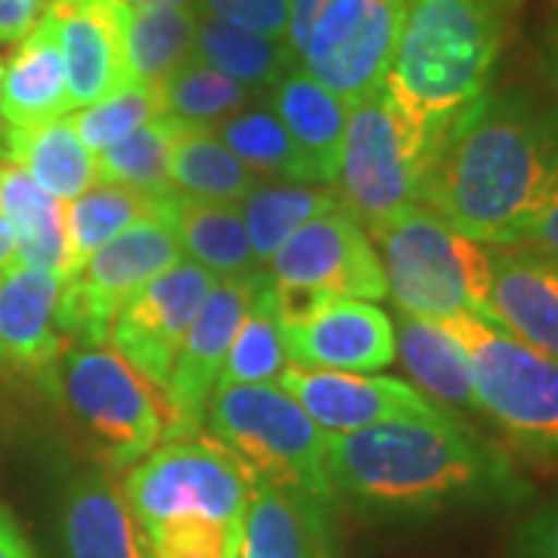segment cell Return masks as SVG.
<instances>
[{
    "label": "cell",
    "instance_id": "obj_1",
    "mask_svg": "<svg viewBox=\"0 0 558 558\" xmlns=\"http://www.w3.org/2000/svg\"><path fill=\"white\" fill-rule=\"evenodd\" d=\"M558 180V106L487 90L438 140L418 205L481 245H509Z\"/></svg>",
    "mask_w": 558,
    "mask_h": 558
},
{
    "label": "cell",
    "instance_id": "obj_2",
    "mask_svg": "<svg viewBox=\"0 0 558 558\" xmlns=\"http://www.w3.org/2000/svg\"><path fill=\"white\" fill-rule=\"evenodd\" d=\"M329 481L341 497L388 512H438L524 494L509 459L450 413L381 418L329 435Z\"/></svg>",
    "mask_w": 558,
    "mask_h": 558
},
{
    "label": "cell",
    "instance_id": "obj_3",
    "mask_svg": "<svg viewBox=\"0 0 558 558\" xmlns=\"http://www.w3.org/2000/svg\"><path fill=\"white\" fill-rule=\"evenodd\" d=\"M524 0H413L385 75L391 97L435 137L490 90Z\"/></svg>",
    "mask_w": 558,
    "mask_h": 558
},
{
    "label": "cell",
    "instance_id": "obj_4",
    "mask_svg": "<svg viewBox=\"0 0 558 558\" xmlns=\"http://www.w3.org/2000/svg\"><path fill=\"white\" fill-rule=\"evenodd\" d=\"M44 381L106 472L137 465L168 438L165 395L112 348H65Z\"/></svg>",
    "mask_w": 558,
    "mask_h": 558
},
{
    "label": "cell",
    "instance_id": "obj_5",
    "mask_svg": "<svg viewBox=\"0 0 558 558\" xmlns=\"http://www.w3.org/2000/svg\"><path fill=\"white\" fill-rule=\"evenodd\" d=\"M379 245L388 295L418 319L472 317L494 326L490 248L459 236L428 208L410 205L369 233Z\"/></svg>",
    "mask_w": 558,
    "mask_h": 558
},
{
    "label": "cell",
    "instance_id": "obj_6",
    "mask_svg": "<svg viewBox=\"0 0 558 558\" xmlns=\"http://www.w3.org/2000/svg\"><path fill=\"white\" fill-rule=\"evenodd\" d=\"M205 425L252 481L307 497H336L329 435L279 385H230L211 395Z\"/></svg>",
    "mask_w": 558,
    "mask_h": 558
},
{
    "label": "cell",
    "instance_id": "obj_7",
    "mask_svg": "<svg viewBox=\"0 0 558 558\" xmlns=\"http://www.w3.org/2000/svg\"><path fill=\"white\" fill-rule=\"evenodd\" d=\"M438 140L379 84L351 106L336 193L366 233L418 205V186Z\"/></svg>",
    "mask_w": 558,
    "mask_h": 558
},
{
    "label": "cell",
    "instance_id": "obj_8",
    "mask_svg": "<svg viewBox=\"0 0 558 558\" xmlns=\"http://www.w3.org/2000/svg\"><path fill=\"white\" fill-rule=\"evenodd\" d=\"M413 0H292L286 47L341 102L379 87Z\"/></svg>",
    "mask_w": 558,
    "mask_h": 558
},
{
    "label": "cell",
    "instance_id": "obj_9",
    "mask_svg": "<svg viewBox=\"0 0 558 558\" xmlns=\"http://www.w3.org/2000/svg\"><path fill=\"white\" fill-rule=\"evenodd\" d=\"M440 326L469 354L481 413L521 447L558 457V360L481 319L453 317Z\"/></svg>",
    "mask_w": 558,
    "mask_h": 558
},
{
    "label": "cell",
    "instance_id": "obj_10",
    "mask_svg": "<svg viewBox=\"0 0 558 558\" xmlns=\"http://www.w3.org/2000/svg\"><path fill=\"white\" fill-rule=\"evenodd\" d=\"M252 484V475L230 450H223L218 440L196 435L165 440L149 457L131 465L121 494L140 531L183 515L242 524Z\"/></svg>",
    "mask_w": 558,
    "mask_h": 558
},
{
    "label": "cell",
    "instance_id": "obj_11",
    "mask_svg": "<svg viewBox=\"0 0 558 558\" xmlns=\"http://www.w3.org/2000/svg\"><path fill=\"white\" fill-rule=\"evenodd\" d=\"M178 260H183V252L165 211L137 220L121 236L106 242L62 286L57 323L65 341L84 348L106 344L112 319L128 299Z\"/></svg>",
    "mask_w": 558,
    "mask_h": 558
},
{
    "label": "cell",
    "instance_id": "obj_12",
    "mask_svg": "<svg viewBox=\"0 0 558 558\" xmlns=\"http://www.w3.org/2000/svg\"><path fill=\"white\" fill-rule=\"evenodd\" d=\"M279 295L323 301H381L388 295L379 252L341 205L299 227L267 264Z\"/></svg>",
    "mask_w": 558,
    "mask_h": 558
},
{
    "label": "cell",
    "instance_id": "obj_13",
    "mask_svg": "<svg viewBox=\"0 0 558 558\" xmlns=\"http://www.w3.org/2000/svg\"><path fill=\"white\" fill-rule=\"evenodd\" d=\"M277 311L289 366L376 373L398 357L395 319L373 301H304L277 292Z\"/></svg>",
    "mask_w": 558,
    "mask_h": 558
},
{
    "label": "cell",
    "instance_id": "obj_14",
    "mask_svg": "<svg viewBox=\"0 0 558 558\" xmlns=\"http://www.w3.org/2000/svg\"><path fill=\"white\" fill-rule=\"evenodd\" d=\"M215 282V274L186 258L149 279L112 319V351L128 360L143 379L165 391L183 336L211 295Z\"/></svg>",
    "mask_w": 558,
    "mask_h": 558
},
{
    "label": "cell",
    "instance_id": "obj_15",
    "mask_svg": "<svg viewBox=\"0 0 558 558\" xmlns=\"http://www.w3.org/2000/svg\"><path fill=\"white\" fill-rule=\"evenodd\" d=\"M258 274L218 279L211 295L205 299L199 314L193 319V326L186 329L168 385L161 391L165 403H168V438L165 440L196 438L205 428L208 403L218 388L230 344L236 339L245 311L252 304Z\"/></svg>",
    "mask_w": 558,
    "mask_h": 558
},
{
    "label": "cell",
    "instance_id": "obj_16",
    "mask_svg": "<svg viewBox=\"0 0 558 558\" xmlns=\"http://www.w3.org/2000/svg\"><path fill=\"white\" fill-rule=\"evenodd\" d=\"M277 385L295 398V403L326 435L357 432L381 418L447 413L438 403L422 398V391H416L413 385L391 376H373V373H329V369L286 366Z\"/></svg>",
    "mask_w": 558,
    "mask_h": 558
},
{
    "label": "cell",
    "instance_id": "obj_17",
    "mask_svg": "<svg viewBox=\"0 0 558 558\" xmlns=\"http://www.w3.org/2000/svg\"><path fill=\"white\" fill-rule=\"evenodd\" d=\"M44 16L57 32L72 109L94 106L131 81L119 0H47Z\"/></svg>",
    "mask_w": 558,
    "mask_h": 558
},
{
    "label": "cell",
    "instance_id": "obj_18",
    "mask_svg": "<svg viewBox=\"0 0 558 558\" xmlns=\"http://www.w3.org/2000/svg\"><path fill=\"white\" fill-rule=\"evenodd\" d=\"M490 248V314L512 339L558 360V258L515 245Z\"/></svg>",
    "mask_w": 558,
    "mask_h": 558
},
{
    "label": "cell",
    "instance_id": "obj_19",
    "mask_svg": "<svg viewBox=\"0 0 558 558\" xmlns=\"http://www.w3.org/2000/svg\"><path fill=\"white\" fill-rule=\"evenodd\" d=\"M65 279L13 264L0 274V363L44 376L69 341L60 332L57 307Z\"/></svg>",
    "mask_w": 558,
    "mask_h": 558
},
{
    "label": "cell",
    "instance_id": "obj_20",
    "mask_svg": "<svg viewBox=\"0 0 558 558\" xmlns=\"http://www.w3.org/2000/svg\"><path fill=\"white\" fill-rule=\"evenodd\" d=\"M270 109L295 143L311 183L336 186L341 140H344L351 106L311 78L301 65H292L270 87Z\"/></svg>",
    "mask_w": 558,
    "mask_h": 558
},
{
    "label": "cell",
    "instance_id": "obj_21",
    "mask_svg": "<svg viewBox=\"0 0 558 558\" xmlns=\"http://www.w3.org/2000/svg\"><path fill=\"white\" fill-rule=\"evenodd\" d=\"M69 558H146V539L116 478L100 469L81 475L62 499Z\"/></svg>",
    "mask_w": 558,
    "mask_h": 558
},
{
    "label": "cell",
    "instance_id": "obj_22",
    "mask_svg": "<svg viewBox=\"0 0 558 558\" xmlns=\"http://www.w3.org/2000/svg\"><path fill=\"white\" fill-rule=\"evenodd\" d=\"M326 499L252 484L242 515L240 558H326Z\"/></svg>",
    "mask_w": 558,
    "mask_h": 558
},
{
    "label": "cell",
    "instance_id": "obj_23",
    "mask_svg": "<svg viewBox=\"0 0 558 558\" xmlns=\"http://www.w3.org/2000/svg\"><path fill=\"white\" fill-rule=\"evenodd\" d=\"M69 109L72 106L57 32L47 16H40L0 69V112L7 128L20 131L60 119Z\"/></svg>",
    "mask_w": 558,
    "mask_h": 558
},
{
    "label": "cell",
    "instance_id": "obj_24",
    "mask_svg": "<svg viewBox=\"0 0 558 558\" xmlns=\"http://www.w3.org/2000/svg\"><path fill=\"white\" fill-rule=\"evenodd\" d=\"M0 218L13 230L16 264L72 277L65 202L44 193L32 174L10 159H0Z\"/></svg>",
    "mask_w": 558,
    "mask_h": 558
},
{
    "label": "cell",
    "instance_id": "obj_25",
    "mask_svg": "<svg viewBox=\"0 0 558 558\" xmlns=\"http://www.w3.org/2000/svg\"><path fill=\"white\" fill-rule=\"evenodd\" d=\"M161 211L171 223L186 260L199 264L208 274H215L218 279H236L252 277L260 270L236 205L171 193L165 196Z\"/></svg>",
    "mask_w": 558,
    "mask_h": 558
},
{
    "label": "cell",
    "instance_id": "obj_26",
    "mask_svg": "<svg viewBox=\"0 0 558 558\" xmlns=\"http://www.w3.org/2000/svg\"><path fill=\"white\" fill-rule=\"evenodd\" d=\"M3 159L25 168L44 193L60 202L78 199L81 193L100 183L97 156L84 146L69 116L20 131L7 128Z\"/></svg>",
    "mask_w": 558,
    "mask_h": 558
},
{
    "label": "cell",
    "instance_id": "obj_27",
    "mask_svg": "<svg viewBox=\"0 0 558 558\" xmlns=\"http://www.w3.org/2000/svg\"><path fill=\"white\" fill-rule=\"evenodd\" d=\"M395 351L403 369L440 410H481L469 354L440 323L400 314L395 323Z\"/></svg>",
    "mask_w": 558,
    "mask_h": 558
},
{
    "label": "cell",
    "instance_id": "obj_28",
    "mask_svg": "<svg viewBox=\"0 0 558 558\" xmlns=\"http://www.w3.org/2000/svg\"><path fill=\"white\" fill-rule=\"evenodd\" d=\"M196 22L199 13L193 3L156 10L121 7V40L131 81L159 87L180 62L190 60L196 50Z\"/></svg>",
    "mask_w": 558,
    "mask_h": 558
},
{
    "label": "cell",
    "instance_id": "obj_29",
    "mask_svg": "<svg viewBox=\"0 0 558 558\" xmlns=\"http://www.w3.org/2000/svg\"><path fill=\"white\" fill-rule=\"evenodd\" d=\"M168 178L180 196L202 202H223L240 205L260 183L258 174H252L211 128H180L178 140L171 146Z\"/></svg>",
    "mask_w": 558,
    "mask_h": 558
},
{
    "label": "cell",
    "instance_id": "obj_30",
    "mask_svg": "<svg viewBox=\"0 0 558 558\" xmlns=\"http://www.w3.org/2000/svg\"><path fill=\"white\" fill-rule=\"evenodd\" d=\"M258 264H270L286 240L307 220L341 208L336 186L317 183H264L236 205Z\"/></svg>",
    "mask_w": 558,
    "mask_h": 558
},
{
    "label": "cell",
    "instance_id": "obj_31",
    "mask_svg": "<svg viewBox=\"0 0 558 558\" xmlns=\"http://www.w3.org/2000/svg\"><path fill=\"white\" fill-rule=\"evenodd\" d=\"M286 366H289V360H286L282 329H279L277 289L267 277V270H260L258 279H255L252 304L245 311L240 332L230 344L227 363L220 369L218 388H230V385H277L279 376L286 373Z\"/></svg>",
    "mask_w": 558,
    "mask_h": 558
},
{
    "label": "cell",
    "instance_id": "obj_32",
    "mask_svg": "<svg viewBox=\"0 0 558 558\" xmlns=\"http://www.w3.org/2000/svg\"><path fill=\"white\" fill-rule=\"evenodd\" d=\"M165 196H146L124 183H97L78 199L65 205L69 248H72V274L106 242L121 236L137 220L153 218L161 211Z\"/></svg>",
    "mask_w": 558,
    "mask_h": 558
},
{
    "label": "cell",
    "instance_id": "obj_33",
    "mask_svg": "<svg viewBox=\"0 0 558 558\" xmlns=\"http://www.w3.org/2000/svg\"><path fill=\"white\" fill-rule=\"evenodd\" d=\"M199 60L215 65L227 78L240 81L242 87H274L292 65V53L282 38H267L258 32H245L236 25L199 16L196 22V50Z\"/></svg>",
    "mask_w": 558,
    "mask_h": 558
},
{
    "label": "cell",
    "instance_id": "obj_34",
    "mask_svg": "<svg viewBox=\"0 0 558 558\" xmlns=\"http://www.w3.org/2000/svg\"><path fill=\"white\" fill-rule=\"evenodd\" d=\"M211 134L258 178H274L277 183H311L304 159L270 106L242 109L215 124Z\"/></svg>",
    "mask_w": 558,
    "mask_h": 558
},
{
    "label": "cell",
    "instance_id": "obj_35",
    "mask_svg": "<svg viewBox=\"0 0 558 558\" xmlns=\"http://www.w3.org/2000/svg\"><path fill=\"white\" fill-rule=\"evenodd\" d=\"M159 90L165 116L178 119L180 124H190V128H215L223 119L242 112L252 100L248 87L227 78L223 72L199 60L196 53L186 62H180L178 69L161 81Z\"/></svg>",
    "mask_w": 558,
    "mask_h": 558
},
{
    "label": "cell",
    "instance_id": "obj_36",
    "mask_svg": "<svg viewBox=\"0 0 558 558\" xmlns=\"http://www.w3.org/2000/svg\"><path fill=\"white\" fill-rule=\"evenodd\" d=\"M180 128L183 124L178 119L161 116L137 128L116 146H109L97 156L102 183H124L146 196L174 193L171 178H168V161H171V146L178 140Z\"/></svg>",
    "mask_w": 558,
    "mask_h": 558
},
{
    "label": "cell",
    "instance_id": "obj_37",
    "mask_svg": "<svg viewBox=\"0 0 558 558\" xmlns=\"http://www.w3.org/2000/svg\"><path fill=\"white\" fill-rule=\"evenodd\" d=\"M161 116H165V106H161L159 87L128 81L124 87L112 90L100 102L78 109L72 121H75V131L84 140V146L94 156H100L109 146H116L128 134H134L137 128L161 119Z\"/></svg>",
    "mask_w": 558,
    "mask_h": 558
},
{
    "label": "cell",
    "instance_id": "obj_38",
    "mask_svg": "<svg viewBox=\"0 0 558 558\" xmlns=\"http://www.w3.org/2000/svg\"><path fill=\"white\" fill-rule=\"evenodd\" d=\"M143 539L153 558H240L242 524L183 515L143 527Z\"/></svg>",
    "mask_w": 558,
    "mask_h": 558
},
{
    "label": "cell",
    "instance_id": "obj_39",
    "mask_svg": "<svg viewBox=\"0 0 558 558\" xmlns=\"http://www.w3.org/2000/svg\"><path fill=\"white\" fill-rule=\"evenodd\" d=\"M196 13L245 28V32L286 40L292 0H196Z\"/></svg>",
    "mask_w": 558,
    "mask_h": 558
},
{
    "label": "cell",
    "instance_id": "obj_40",
    "mask_svg": "<svg viewBox=\"0 0 558 558\" xmlns=\"http://www.w3.org/2000/svg\"><path fill=\"white\" fill-rule=\"evenodd\" d=\"M515 248L539 252V255H556L558 258V180L549 190V196L543 199L537 211L527 218V223L515 233V240L509 242Z\"/></svg>",
    "mask_w": 558,
    "mask_h": 558
},
{
    "label": "cell",
    "instance_id": "obj_41",
    "mask_svg": "<svg viewBox=\"0 0 558 558\" xmlns=\"http://www.w3.org/2000/svg\"><path fill=\"white\" fill-rule=\"evenodd\" d=\"M521 558H558V497L524 527Z\"/></svg>",
    "mask_w": 558,
    "mask_h": 558
},
{
    "label": "cell",
    "instance_id": "obj_42",
    "mask_svg": "<svg viewBox=\"0 0 558 558\" xmlns=\"http://www.w3.org/2000/svg\"><path fill=\"white\" fill-rule=\"evenodd\" d=\"M47 0H0V44H20L44 16Z\"/></svg>",
    "mask_w": 558,
    "mask_h": 558
},
{
    "label": "cell",
    "instance_id": "obj_43",
    "mask_svg": "<svg viewBox=\"0 0 558 558\" xmlns=\"http://www.w3.org/2000/svg\"><path fill=\"white\" fill-rule=\"evenodd\" d=\"M0 558H35V549L22 534L16 519L0 506Z\"/></svg>",
    "mask_w": 558,
    "mask_h": 558
},
{
    "label": "cell",
    "instance_id": "obj_44",
    "mask_svg": "<svg viewBox=\"0 0 558 558\" xmlns=\"http://www.w3.org/2000/svg\"><path fill=\"white\" fill-rule=\"evenodd\" d=\"M543 65H546V75L556 84L558 90V7L549 16L546 25V35H543Z\"/></svg>",
    "mask_w": 558,
    "mask_h": 558
},
{
    "label": "cell",
    "instance_id": "obj_45",
    "mask_svg": "<svg viewBox=\"0 0 558 558\" xmlns=\"http://www.w3.org/2000/svg\"><path fill=\"white\" fill-rule=\"evenodd\" d=\"M13 264H16V240H13L10 223L0 218V274Z\"/></svg>",
    "mask_w": 558,
    "mask_h": 558
},
{
    "label": "cell",
    "instance_id": "obj_46",
    "mask_svg": "<svg viewBox=\"0 0 558 558\" xmlns=\"http://www.w3.org/2000/svg\"><path fill=\"white\" fill-rule=\"evenodd\" d=\"M128 10H156V7H186L193 0H119Z\"/></svg>",
    "mask_w": 558,
    "mask_h": 558
},
{
    "label": "cell",
    "instance_id": "obj_47",
    "mask_svg": "<svg viewBox=\"0 0 558 558\" xmlns=\"http://www.w3.org/2000/svg\"><path fill=\"white\" fill-rule=\"evenodd\" d=\"M7 153V124H3V112H0V159Z\"/></svg>",
    "mask_w": 558,
    "mask_h": 558
}]
</instances>
